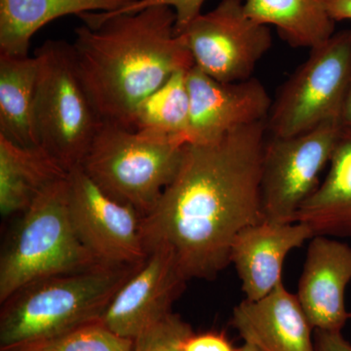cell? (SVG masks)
<instances>
[{"label": "cell", "instance_id": "f546056e", "mask_svg": "<svg viewBox=\"0 0 351 351\" xmlns=\"http://www.w3.org/2000/svg\"><path fill=\"white\" fill-rule=\"evenodd\" d=\"M350 319H351V313H350Z\"/></svg>", "mask_w": 351, "mask_h": 351}, {"label": "cell", "instance_id": "9a60e30c", "mask_svg": "<svg viewBox=\"0 0 351 351\" xmlns=\"http://www.w3.org/2000/svg\"><path fill=\"white\" fill-rule=\"evenodd\" d=\"M230 324L245 343L261 351H315L313 328L297 295L283 282L262 299L237 304Z\"/></svg>", "mask_w": 351, "mask_h": 351}, {"label": "cell", "instance_id": "52a82bcc", "mask_svg": "<svg viewBox=\"0 0 351 351\" xmlns=\"http://www.w3.org/2000/svg\"><path fill=\"white\" fill-rule=\"evenodd\" d=\"M350 82L351 29L335 32L311 48L308 58L272 101L267 132L276 137H290L326 122H341Z\"/></svg>", "mask_w": 351, "mask_h": 351}, {"label": "cell", "instance_id": "3957f363", "mask_svg": "<svg viewBox=\"0 0 351 351\" xmlns=\"http://www.w3.org/2000/svg\"><path fill=\"white\" fill-rule=\"evenodd\" d=\"M138 265H97L21 289L2 304L0 350L55 338L101 320Z\"/></svg>", "mask_w": 351, "mask_h": 351}, {"label": "cell", "instance_id": "7a4b0ae2", "mask_svg": "<svg viewBox=\"0 0 351 351\" xmlns=\"http://www.w3.org/2000/svg\"><path fill=\"white\" fill-rule=\"evenodd\" d=\"M71 43L76 69L101 119L133 129L138 106L173 73L195 66L169 6L85 13Z\"/></svg>", "mask_w": 351, "mask_h": 351}, {"label": "cell", "instance_id": "ac0fdd59", "mask_svg": "<svg viewBox=\"0 0 351 351\" xmlns=\"http://www.w3.org/2000/svg\"><path fill=\"white\" fill-rule=\"evenodd\" d=\"M314 235L351 239V130L343 128L329 170L295 217Z\"/></svg>", "mask_w": 351, "mask_h": 351}, {"label": "cell", "instance_id": "4fadbf2b", "mask_svg": "<svg viewBox=\"0 0 351 351\" xmlns=\"http://www.w3.org/2000/svg\"><path fill=\"white\" fill-rule=\"evenodd\" d=\"M351 282V246L324 235L309 240L297 297L314 330L341 331L350 313L346 290Z\"/></svg>", "mask_w": 351, "mask_h": 351}, {"label": "cell", "instance_id": "4316f807", "mask_svg": "<svg viewBox=\"0 0 351 351\" xmlns=\"http://www.w3.org/2000/svg\"><path fill=\"white\" fill-rule=\"evenodd\" d=\"M334 22L351 20V0H321Z\"/></svg>", "mask_w": 351, "mask_h": 351}, {"label": "cell", "instance_id": "5bb4252c", "mask_svg": "<svg viewBox=\"0 0 351 351\" xmlns=\"http://www.w3.org/2000/svg\"><path fill=\"white\" fill-rule=\"evenodd\" d=\"M314 237L302 223L263 219L247 226L233 241L230 263L241 280L245 299L255 301L269 294L282 281L288 254Z\"/></svg>", "mask_w": 351, "mask_h": 351}, {"label": "cell", "instance_id": "44dd1931", "mask_svg": "<svg viewBox=\"0 0 351 351\" xmlns=\"http://www.w3.org/2000/svg\"><path fill=\"white\" fill-rule=\"evenodd\" d=\"M188 71H176L138 106L134 117V130L164 142L188 144Z\"/></svg>", "mask_w": 351, "mask_h": 351}, {"label": "cell", "instance_id": "ba28073f", "mask_svg": "<svg viewBox=\"0 0 351 351\" xmlns=\"http://www.w3.org/2000/svg\"><path fill=\"white\" fill-rule=\"evenodd\" d=\"M343 126L329 121L290 137L265 142L261 178L263 219L295 223L304 203L315 193L329 165Z\"/></svg>", "mask_w": 351, "mask_h": 351}, {"label": "cell", "instance_id": "30bf717a", "mask_svg": "<svg viewBox=\"0 0 351 351\" xmlns=\"http://www.w3.org/2000/svg\"><path fill=\"white\" fill-rule=\"evenodd\" d=\"M69 208L76 235L100 265L132 267L144 262L143 217L104 193L82 167L69 173Z\"/></svg>", "mask_w": 351, "mask_h": 351}, {"label": "cell", "instance_id": "d4e9b609", "mask_svg": "<svg viewBox=\"0 0 351 351\" xmlns=\"http://www.w3.org/2000/svg\"><path fill=\"white\" fill-rule=\"evenodd\" d=\"M184 351H240L235 348L225 332L211 331L193 334L186 339Z\"/></svg>", "mask_w": 351, "mask_h": 351}, {"label": "cell", "instance_id": "484cf974", "mask_svg": "<svg viewBox=\"0 0 351 351\" xmlns=\"http://www.w3.org/2000/svg\"><path fill=\"white\" fill-rule=\"evenodd\" d=\"M313 341L315 351H351V343L345 339L341 331L315 330Z\"/></svg>", "mask_w": 351, "mask_h": 351}, {"label": "cell", "instance_id": "e0dca14e", "mask_svg": "<svg viewBox=\"0 0 351 351\" xmlns=\"http://www.w3.org/2000/svg\"><path fill=\"white\" fill-rule=\"evenodd\" d=\"M68 175L40 145L24 147L0 137V213H23L44 189Z\"/></svg>", "mask_w": 351, "mask_h": 351}, {"label": "cell", "instance_id": "2e32d148", "mask_svg": "<svg viewBox=\"0 0 351 351\" xmlns=\"http://www.w3.org/2000/svg\"><path fill=\"white\" fill-rule=\"evenodd\" d=\"M137 0H0V55L29 56L32 36L64 16L114 12Z\"/></svg>", "mask_w": 351, "mask_h": 351}, {"label": "cell", "instance_id": "603a6c76", "mask_svg": "<svg viewBox=\"0 0 351 351\" xmlns=\"http://www.w3.org/2000/svg\"><path fill=\"white\" fill-rule=\"evenodd\" d=\"M191 325L171 313L135 341V351H184L186 339L193 334Z\"/></svg>", "mask_w": 351, "mask_h": 351}, {"label": "cell", "instance_id": "83f0119b", "mask_svg": "<svg viewBox=\"0 0 351 351\" xmlns=\"http://www.w3.org/2000/svg\"><path fill=\"white\" fill-rule=\"evenodd\" d=\"M341 123L343 128L351 130V82L341 110Z\"/></svg>", "mask_w": 351, "mask_h": 351}, {"label": "cell", "instance_id": "9c48e42d", "mask_svg": "<svg viewBox=\"0 0 351 351\" xmlns=\"http://www.w3.org/2000/svg\"><path fill=\"white\" fill-rule=\"evenodd\" d=\"M178 34L196 68L221 82L250 80L272 46L269 27L247 15L243 0H221Z\"/></svg>", "mask_w": 351, "mask_h": 351}, {"label": "cell", "instance_id": "277c9868", "mask_svg": "<svg viewBox=\"0 0 351 351\" xmlns=\"http://www.w3.org/2000/svg\"><path fill=\"white\" fill-rule=\"evenodd\" d=\"M101 265L76 235L69 175L44 189L22 213L0 258V302L34 282Z\"/></svg>", "mask_w": 351, "mask_h": 351}, {"label": "cell", "instance_id": "8fae6325", "mask_svg": "<svg viewBox=\"0 0 351 351\" xmlns=\"http://www.w3.org/2000/svg\"><path fill=\"white\" fill-rule=\"evenodd\" d=\"M188 144H211L232 132L267 121L272 101L257 78L221 82L193 66L186 73Z\"/></svg>", "mask_w": 351, "mask_h": 351}, {"label": "cell", "instance_id": "ffe728a7", "mask_svg": "<svg viewBox=\"0 0 351 351\" xmlns=\"http://www.w3.org/2000/svg\"><path fill=\"white\" fill-rule=\"evenodd\" d=\"M244 9L258 24L276 27L291 47L311 49L335 34L321 0H246Z\"/></svg>", "mask_w": 351, "mask_h": 351}, {"label": "cell", "instance_id": "5b68a950", "mask_svg": "<svg viewBox=\"0 0 351 351\" xmlns=\"http://www.w3.org/2000/svg\"><path fill=\"white\" fill-rule=\"evenodd\" d=\"M184 147L103 122L80 167L104 193L144 218L177 174Z\"/></svg>", "mask_w": 351, "mask_h": 351}, {"label": "cell", "instance_id": "f1b7e54d", "mask_svg": "<svg viewBox=\"0 0 351 351\" xmlns=\"http://www.w3.org/2000/svg\"><path fill=\"white\" fill-rule=\"evenodd\" d=\"M240 351H261L260 350H258L257 348H255V346L249 345V343H245L242 348H240Z\"/></svg>", "mask_w": 351, "mask_h": 351}, {"label": "cell", "instance_id": "6da1fadb", "mask_svg": "<svg viewBox=\"0 0 351 351\" xmlns=\"http://www.w3.org/2000/svg\"><path fill=\"white\" fill-rule=\"evenodd\" d=\"M267 121L204 145H186L173 181L143 218L145 251L172 254L186 279L213 280L235 237L263 219L261 178Z\"/></svg>", "mask_w": 351, "mask_h": 351}, {"label": "cell", "instance_id": "d6986e66", "mask_svg": "<svg viewBox=\"0 0 351 351\" xmlns=\"http://www.w3.org/2000/svg\"><path fill=\"white\" fill-rule=\"evenodd\" d=\"M38 60L0 55V137L15 144L39 145L36 130Z\"/></svg>", "mask_w": 351, "mask_h": 351}, {"label": "cell", "instance_id": "7c38bea8", "mask_svg": "<svg viewBox=\"0 0 351 351\" xmlns=\"http://www.w3.org/2000/svg\"><path fill=\"white\" fill-rule=\"evenodd\" d=\"M188 281L169 251L152 249L115 293L101 323L135 341L172 313Z\"/></svg>", "mask_w": 351, "mask_h": 351}, {"label": "cell", "instance_id": "cb8c5ba5", "mask_svg": "<svg viewBox=\"0 0 351 351\" xmlns=\"http://www.w3.org/2000/svg\"><path fill=\"white\" fill-rule=\"evenodd\" d=\"M206 0H137L131 5L124 7L119 11L108 12L123 14L137 12L142 9L154 5L169 6L176 15V32L179 34L184 27L193 22L201 14L203 4Z\"/></svg>", "mask_w": 351, "mask_h": 351}, {"label": "cell", "instance_id": "8992f818", "mask_svg": "<svg viewBox=\"0 0 351 351\" xmlns=\"http://www.w3.org/2000/svg\"><path fill=\"white\" fill-rule=\"evenodd\" d=\"M34 56L38 145L69 173L80 167L104 121L78 75L71 43L50 39Z\"/></svg>", "mask_w": 351, "mask_h": 351}, {"label": "cell", "instance_id": "7402d4cb", "mask_svg": "<svg viewBox=\"0 0 351 351\" xmlns=\"http://www.w3.org/2000/svg\"><path fill=\"white\" fill-rule=\"evenodd\" d=\"M0 351H135V341L95 321L55 338Z\"/></svg>", "mask_w": 351, "mask_h": 351}]
</instances>
